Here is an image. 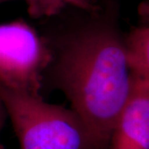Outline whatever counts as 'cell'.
Wrapping results in <instances>:
<instances>
[{
    "mask_svg": "<svg viewBox=\"0 0 149 149\" xmlns=\"http://www.w3.org/2000/svg\"><path fill=\"white\" fill-rule=\"evenodd\" d=\"M25 2L29 14L36 18L56 15L70 5L90 11L87 6L80 0H25Z\"/></svg>",
    "mask_w": 149,
    "mask_h": 149,
    "instance_id": "obj_6",
    "label": "cell"
},
{
    "mask_svg": "<svg viewBox=\"0 0 149 149\" xmlns=\"http://www.w3.org/2000/svg\"><path fill=\"white\" fill-rule=\"evenodd\" d=\"M8 1H10V0H0V4H2V3H6V2H8Z\"/></svg>",
    "mask_w": 149,
    "mask_h": 149,
    "instance_id": "obj_9",
    "label": "cell"
},
{
    "mask_svg": "<svg viewBox=\"0 0 149 149\" xmlns=\"http://www.w3.org/2000/svg\"><path fill=\"white\" fill-rule=\"evenodd\" d=\"M108 149H149V85L133 75L131 93L113 128Z\"/></svg>",
    "mask_w": 149,
    "mask_h": 149,
    "instance_id": "obj_4",
    "label": "cell"
},
{
    "mask_svg": "<svg viewBox=\"0 0 149 149\" xmlns=\"http://www.w3.org/2000/svg\"><path fill=\"white\" fill-rule=\"evenodd\" d=\"M0 99L20 149H98L85 123L71 109L1 85Z\"/></svg>",
    "mask_w": 149,
    "mask_h": 149,
    "instance_id": "obj_2",
    "label": "cell"
},
{
    "mask_svg": "<svg viewBox=\"0 0 149 149\" xmlns=\"http://www.w3.org/2000/svg\"><path fill=\"white\" fill-rule=\"evenodd\" d=\"M51 46L23 20L0 23V85L40 95Z\"/></svg>",
    "mask_w": 149,
    "mask_h": 149,
    "instance_id": "obj_3",
    "label": "cell"
},
{
    "mask_svg": "<svg viewBox=\"0 0 149 149\" xmlns=\"http://www.w3.org/2000/svg\"><path fill=\"white\" fill-rule=\"evenodd\" d=\"M6 114H7V113H6L5 108L3 106V102L0 99V128L3 126V122L5 120Z\"/></svg>",
    "mask_w": 149,
    "mask_h": 149,
    "instance_id": "obj_7",
    "label": "cell"
},
{
    "mask_svg": "<svg viewBox=\"0 0 149 149\" xmlns=\"http://www.w3.org/2000/svg\"><path fill=\"white\" fill-rule=\"evenodd\" d=\"M52 52L55 85L85 123L98 149H108L113 128L131 93L125 38L112 17L65 35Z\"/></svg>",
    "mask_w": 149,
    "mask_h": 149,
    "instance_id": "obj_1",
    "label": "cell"
},
{
    "mask_svg": "<svg viewBox=\"0 0 149 149\" xmlns=\"http://www.w3.org/2000/svg\"><path fill=\"white\" fill-rule=\"evenodd\" d=\"M125 47L132 74L149 85V25L134 27L125 38Z\"/></svg>",
    "mask_w": 149,
    "mask_h": 149,
    "instance_id": "obj_5",
    "label": "cell"
},
{
    "mask_svg": "<svg viewBox=\"0 0 149 149\" xmlns=\"http://www.w3.org/2000/svg\"><path fill=\"white\" fill-rule=\"evenodd\" d=\"M80 1L82 2L83 3H85V5L90 8V10L91 12H97V7H95V6L91 3V0H80Z\"/></svg>",
    "mask_w": 149,
    "mask_h": 149,
    "instance_id": "obj_8",
    "label": "cell"
},
{
    "mask_svg": "<svg viewBox=\"0 0 149 149\" xmlns=\"http://www.w3.org/2000/svg\"><path fill=\"white\" fill-rule=\"evenodd\" d=\"M0 149H3V145L0 143Z\"/></svg>",
    "mask_w": 149,
    "mask_h": 149,
    "instance_id": "obj_10",
    "label": "cell"
}]
</instances>
